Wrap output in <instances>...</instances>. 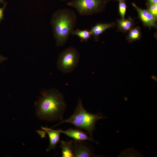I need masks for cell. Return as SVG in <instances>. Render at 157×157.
Returning <instances> with one entry per match:
<instances>
[{
	"label": "cell",
	"mask_w": 157,
	"mask_h": 157,
	"mask_svg": "<svg viewBox=\"0 0 157 157\" xmlns=\"http://www.w3.org/2000/svg\"><path fill=\"white\" fill-rule=\"evenodd\" d=\"M40 93L41 97L34 103L37 116L41 120L50 122L63 120L67 105L61 93L51 88Z\"/></svg>",
	"instance_id": "6da1fadb"
},
{
	"label": "cell",
	"mask_w": 157,
	"mask_h": 157,
	"mask_svg": "<svg viewBox=\"0 0 157 157\" xmlns=\"http://www.w3.org/2000/svg\"><path fill=\"white\" fill-rule=\"evenodd\" d=\"M76 20L74 12L68 8L58 10L53 14L51 23L57 46L66 43L74 30Z\"/></svg>",
	"instance_id": "7a4b0ae2"
},
{
	"label": "cell",
	"mask_w": 157,
	"mask_h": 157,
	"mask_svg": "<svg viewBox=\"0 0 157 157\" xmlns=\"http://www.w3.org/2000/svg\"><path fill=\"white\" fill-rule=\"evenodd\" d=\"M106 118L99 113L94 114L87 111L83 106L81 100L79 98L73 114L69 118L61 120L53 128L64 123H70L79 129L84 130L90 137L93 138L96 122L100 119Z\"/></svg>",
	"instance_id": "3957f363"
},
{
	"label": "cell",
	"mask_w": 157,
	"mask_h": 157,
	"mask_svg": "<svg viewBox=\"0 0 157 157\" xmlns=\"http://www.w3.org/2000/svg\"><path fill=\"white\" fill-rule=\"evenodd\" d=\"M106 0H72L67 3L81 15H89L101 13L105 9Z\"/></svg>",
	"instance_id": "277c9868"
},
{
	"label": "cell",
	"mask_w": 157,
	"mask_h": 157,
	"mask_svg": "<svg viewBox=\"0 0 157 157\" xmlns=\"http://www.w3.org/2000/svg\"><path fill=\"white\" fill-rule=\"evenodd\" d=\"M79 57V54L75 48L71 47L66 49L59 56L58 68L64 73L72 72L77 66Z\"/></svg>",
	"instance_id": "5b68a950"
},
{
	"label": "cell",
	"mask_w": 157,
	"mask_h": 157,
	"mask_svg": "<svg viewBox=\"0 0 157 157\" xmlns=\"http://www.w3.org/2000/svg\"><path fill=\"white\" fill-rule=\"evenodd\" d=\"M132 6L137 11L139 19L142 22L143 25L150 29L152 27L157 28V18L155 17L147 9H143L139 7L133 3Z\"/></svg>",
	"instance_id": "8992f818"
},
{
	"label": "cell",
	"mask_w": 157,
	"mask_h": 157,
	"mask_svg": "<svg viewBox=\"0 0 157 157\" xmlns=\"http://www.w3.org/2000/svg\"><path fill=\"white\" fill-rule=\"evenodd\" d=\"M72 140L74 157H90L94 156L93 151L83 141Z\"/></svg>",
	"instance_id": "52a82bcc"
},
{
	"label": "cell",
	"mask_w": 157,
	"mask_h": 157,
	"mask_svg": "<svg viewBox=\"0 0 157 157\" xmlns=\"http://www.w3.org/2000/svg\"><path fill=\"white\" fill-rule=\"evenodd\" d=\"M61 133H64L74 140L81 141L89 140L99 144L98 142L94 140L86 133L78 129H69L66 130H58Z\"/></svg>",
	"instance_id": "ba28073f"
},
{
	"label": "cell",
	"mask_w": 157,
	"mask_h": 157,
	"mask_svg": "<svg viewBox=\"0 0 157 157\" xmlns=\"http://www.w3.org/2000/svg\"><path fill=\"white\" fill-rule=\"evenodd\" d=\"M48 135L49 139V144L46 151L48 152L51 149L55 150L57 144L60 142V135L61 133L58 130L52 128L42 127Z\"/></svg>",
	"instance_id": "9c48e42d"
},
{
	"label": "cell",
	"mask_w": 157,
	"mask_h": 157,
	"mask_svg": "<svg viewBox=\"0 0 157 157\" xmlns=\"http://www.w3.org/2000/svg\"><path fill=\"white\" fill-rule=\"evenodd\" d=\"M115 24L114 22L109 23H98L92 26L90 30L95 40H99V35L106 30L115 27Z\"/></svg>",
	"instance_id": "30bf717a"
},
{
	"label": "cell",
	"mask_w": 157,
	"mask_h": 157,
	"mask_svg": "<svg viewBox=\"0 0 157 157\" xmlns=\"http://www.w3.org/2000/svg\"><path fill=\"white\" fill-rule=\"evenodd\" d=\"M116 22L117 31L123 33L129 32L134 28L135 24V19L130 16L127 19H117Z\"/></svg>",
	"instance_id": "8fae6325"
},
{
	"label": "cell",
	"mask_w": 157,
	"mask_h": 157,
	"mask_svg": "<svg viewBox=\"0 0 157 157\" xmlns=\"http://www.w3.org/2000/svg\"><path fill=\"white\" fill-rule=\"evenodd\" d=\"M60 147L61 148L62 157H74L73 150L72 140L65 141L61 140Z\"/></svg>",
	"instance_id": "7c38bea8"
},
{
	"label": "cell",
	"mask_w": 157,
	"mask_h": 157,
	"mask_svg": "<svg viewBox=\"0 0 157 157\" xmlns=\"http://www.w3.org/2000/svg\"><path fill=\"white\" fill-rule=\"evenodd\" d=\"M142 36L140 27H134L129 32L126 37L127 40L130 43L139 40Z\"/></svg>",
	"instance_id": "4fadbf2b"
},
{
	"label": "cell",
	"mask_w": 157,
	"mask_h": 157,
	"mask_svg": "<svg viewBox=\"0 0 157 157\" xmlns=\"http://www.w3.org/2000/svg\"><path fill=\"white\" fill-rule=\"evenodd\" d=\"M72 35H76L80 39L81 42H87L92 36L90 30H80L76 29L74 30L71 33Z\"/></svg>",
	"instance_id": "5bb4252c"
},
{
	"label": "cell",
	"mask_w": 157,
	"mask_h": 157,
	"mask_svg": "<svg viewBox=\"0 0 157 157\" xmlns=\"http://www.w3.org/2000/svg\"><path fill=\"white\" fill-rule=\"evenodd\" d=\"M126 0H120L119 1L118 13L121 19L125 18L127 9Z\"/></svg>",
	"instance_id": "9a60e30c"
},
{
	"label": "cell",
	"mask_w": 157,
	"mask_h": 157,
	"mask_svg": "<svg viewBox=\"0 0 157 157\" xmlns=\"http://www.w3.org/2000/svg\"><path fill=\"white\" fill-rule=\"evenodd\" d=\"M147 10L155 17L157 18V4L146 5Z\"/></svg>",
	"instance_id": "2e32d148"
},
{
	"label": "cell",
	"mask_w": 157,
	"mask_h": 157,
	"mask_svg": "<svg viewBox=\"0 0 157 157\" xmlns=\"http://www.w3.org/2000/svg\"><path fill=\"white\" fill-rule=\"evenodd\" d=\"M6 4L7 3L6 2L2 7H0V24L4 18L3 12L6 8Z\"/></svg>",
	"instance_id": "e0dca14e"
},
{
	"label": "cell",
	"mask_w": 157,
	"mask_h": 157,
	"mask_svg": "<svg viewBox=\"0 0 157 157\" xmlns=\"http://www.w3.org/2000/svg\"><path fill=\"white\" fill-rule=\"evenodd\" d=\"M157 4V0H147L146 4Z\"/></svg>",
	"instance_id": "ac0fdd59"
},
{
	"label": "cell",
	"mask_w": 157,
	"mask_h": 157,
	"mask_svg": "<svg viewBox=\"0 0 157 157\" xmlns=\"http://www.w3.org/2000/svg\"><path fill=\"white\" fill-rule=\"evenodd\" d=\"M8 59L7 57L3 56L0 54V65L4 61Z\"/></svg>",
	"instance_id": "d6986e66"
},
{
	"label": "cell",
	"mask_w": 157,
	"mask_h": 157,
	"mask_svg": "<svg viewBox=\"0 0 157 157\" xmlns=\"http://www.w3.org/2000/svg\"><path fill=\"white\" fill-rule=\"evenodd\" d=\"M4 1L5 0H0V3L4 4L6 3Z\"/></svg>",
	"instance_id": "ffe728a7"
},
{
	"label": "cell",
	"mask_w": 157,
	"mask_h": 157,
	"mask_svg": "<svg viewBox=\"0 0 157 157\" xmlns=\"http://www.w3.org/2000/svg\"><path fill=\"white\" fill-rule=\"evenodd\" d=\"M113 0H114V1H119L120 0H107V2H108V1H113Z\"/></svg>",
	"instance_id": "44dd1931"
},
{
	"label": "cell",
	"mask_w": 157,
	"mask_h": 157,
	"mask_svg": "<svg viewBox=\"0 0 157 157\" xmlns=\"http://www.w3.org/2000/svg\"><path fill=\"white\" fill-rule=\"evenodd\" d=\"M62 1H66V0H61Z\"/></svg>",
	"instance_id": "7402d4cb"
}]
</instances>
